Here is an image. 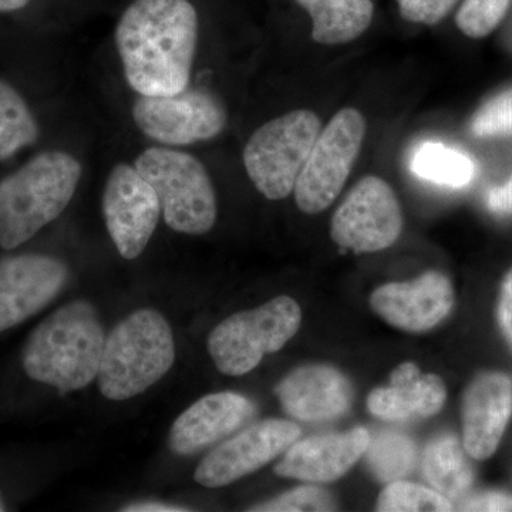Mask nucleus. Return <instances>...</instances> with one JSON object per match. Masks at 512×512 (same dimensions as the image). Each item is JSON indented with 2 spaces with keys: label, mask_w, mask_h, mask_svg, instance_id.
Wrapping results in <instances>:
<instances>
[{
  "label": "nucleus",
  "mask_w": 512,
  "mask_h": 512,
  "mask_svg": "<svg viewBox=\"0 0 512 512\" xmlns=\"http://www.w3.org/2000/svg\"><path fill=\"white\" fill-rule=\"evenodd\" d=\"M400 15L407 22L434 26L447 18L458 0H396Z\"/></svg>",
  "instance_id": "nucleus-29"
},
{
  "label": "nucleus",
  "mask_w": 512,
  "mask_h": 512,
  "mask_svg": "<svg viewBox=\"0 0 512 512\" xmlns=\"http://www.w3.org/2000/svg\"><path fill=\"white\" fill-rule=\"evenodd\" d=\"M447 400L440 376L421 375L412 362L402 363L390 375L389 387H377L367 397V409L377 419L403 421L436 416Z\"/></svg>",
  "instance_id": "nucleus-19"
},
{
  "label": "nucleus",
  "mask_w": 512,
  "mask_h": 512,
  "mask_svg": "<svg viewBox=\"0 0 512 512\" xmlns=\"http://www.w3.org/2000/svg\"><path fill=\"white\" fill-rule=\"evenodd\" d=\"M512 417V382L500 372L474 377L461 402L463 446L468 457L484 461L493 457Z\"/></svg>",
  "instance_id": "nucleus-15"
},
{
  "label": "nucleus",
  "mask_w": 512,
  "mask_h": 512,
  "mask_svg": "<svg viewBox=\"0 0 512 512\" xmlns=\"http://www.w3.org/2000/svg\"><path fill=\"white\" fill-rule=\"evenodd\" d=\"M39 137L28 103L8 83L0 82V158H8Z\"/></svg>",
  "instance_id": "nucleus-23"
},
{
  "label": "nucleus",
  "mask_w": 512,
  "mask_h": 512,
  "mask_svg": "<svg viewBox=\"0 0 512 512\" xmlns=\"http://www.w3.org/2000/svg\"><path fill=\"white\" fill-rule=\"evenodd\" d=\"M174 360L170 323L154 309H140L121 320L107 336L97 386L107 399L123 402L160 382Z\"/></svg>",
  "instance_id": "nucleus-4"
},
{
  "label": "nucleus",
  "mask_w": 512,
  "mask_h": 512,
  "mask_svg": "<svg viewBox=\"0 0 512 512\" xmlns=\"http://www.w3.org/2000/svg\"><path fill=\"white\" fill-rule=\"evenodd\" d=\"M275 394L286 414L309 423L339 419L353 402L348 377L326 365L292 370L275 387Z\"/></svg>",
  "instance_id": "nucleus-17"
},
{
  "label": "nucleus",
  "mask_w": 512,
  "mask_h": 512,
  "mask_svg": "<svg viewBox=\"0 0 512 512\" xmlns=\"http://www.w3.org/2000/svg\"><path fill=\"white\" fill-rule=\"evenodd\" d=\"M456 302L453 284L443 272L429 271L413 282H392L373 291L370 306L393 328L424 333L450 315Z\"/></svg>",
  "instance_id": "nucleus-14"
},
{
  "label": "nucleus",
  "mask_w": 512,
  "mask_h": 512,
  "mask_svg": "<svg viewBox=\"0 0 512 512\" xmlns=\"http://www.w3.org/2000/svg\"><path fill=\"white\" fill-rule=\"evenodd\" d=\"M403 229L400 202L382 178L357 181L330 224V237L340 248L370 254L392 247Z\"/></svg>",
  "instance_id": "nucleus-10"
},
{
  "label": "nucleus",
  "mask_w": 512,
  "mask_h": 512,
  "mask_svg": "<svg viewBox=\"0 0 512 512\" xmlns=\"http://www.w3.org/2000/svg\"><path fill=\"white\" fill-rule=\"evenodd\" d=\"M412 171L430 183L460 188L470 184L476 167L473 161L441 143H424L412 158Z\"/></svg>",
  "instance_id": "nucleus-22"
},
{
  "label": "nucleus",
  "mask_w": 512,
  "mask_h": 512,
  "mask_svg": "<svg viewBox=\"0 0 512 512\" xmlns=\"http://www.w3.org/2000/svg\"><path fill=\"white\" fill-rule=\"evenodd\" d=\"M365 136L366 121L359 110L345 107L332 117L293 188L299 210L309 215L328 210L345 187Z\"/></svg>",
  "instance_id": "nucleus-8"
},
{
  "label": "nucleus",
  "mask_w": 512,
  "mask_h": 512,
  "mask_svg": "<svg viewBox=\"0 0 512 512\" xmlns=\"http://www.w3.org/2000/svg\"><path fill=\"white\" fill-rule=\"evenodd\" d=\"M161 214L156 191L134 165L120 163L110 171L103 192V215L110 238L124 259L143 254Z\"/></svg>",
  "instance_id": "nucleus-11"
},
{
  "label": "nucleus",
  "mask_w": 512,
  "mask_h": 512,
  "mask_svg": "<svg viewBox=\"0 0 512 512\" xmlns=\"http://www.w3.org/2000/svg\"><path fill=\"white\" fill-rule=\"evenodd\" d=\"M456 507L460 511H512V494L504 491L468 494Z\"/></svg>",
  "instance_id": "nucleus-30"
},
{
  "label": "nucleus",
  "mask_w": 512,
  "mask_h": 512,
  "mask_svg": "<svg viewBox=\"0 0 512 512\" xmlns=\"http://www.w3.org/2000/svg\"><path fill=\"white\" fill-rule=\"evenodd\" d=\"M473 136H512V87L491 97L477 110L470 123Z\"/></svg>",
  "instance_id": "nucleus-28"
},
{
  "label": "nucleus",
  "mask_w": 512,
  "mask_h": 512,
  "mask_svg": "<svg viewBox=\"0 0 512 512\" xmlns=\"http://www.w3.org/2000/svg\"><path fill=\"white\" fill-rule=\"evenodd\" d=\"M312 19V39L320 45H345L369 29L372 0H295Z\"/></svg>",
  "instance_id": "nucleus-20"
},
{
  "label": "nucleus",
  "mask_w": 512,
  "mask_h": 512,
  "mask_svg": "<svg viewBox=\"0 0 512 512\" xmlns=\"http://www.w3.org/2000/svg\"><path fill=\"white\" fill-rule=\"evenodd\" d=\"M30 0H0V12H16L28 6Z\"/></svg>",
  "instance_id": "nucleus-34"
},
{
  "label": "nucleus",
  "mask_w": 512,
  "mask_h": 512,
  "mask_svg": "<svg viewBox=\"0 0 512 512\" xmlns=\"http://www.w3.org/2000/svg\"><path fill=\"white\" fill-rule=\"evenodd\" d=\"M134 167L156 191L165 224L185 235H204L217 221V194L197 157L170 147H151Z\"/></svg>",
  "instance_id": "nucleus-5"
},
{
  "label": "nucleus",
  "mask_w": 512,
  "mask_h": 512,
  "mask_svg": "<svg viewBox=\"0 0 512 512\" xmlns=\"http://www.w3.org/2000/svg\"><path fill=\"white\" fill-rule=\"evenodd\" d=\"M198 29V13L190 0H134L120 16L114 35L131 89L141 96L187 89Z\"/></svg>",
  "instance_id": "nucleus-1"
},
{
  "label": "nucleus",
  "mask_w": 512,
  "mask_h": 512,
  "mask_svg": "<svg viewBox=\"0 0 512 512\" xmlns=\"http://www.w3.org/2000/svg\"><path fill=\"white\" fill-rule=\"evenodd\" d=\"M301 306L289 296H278L251 311L235 313L212 330L208 352L227 376L252 372L266 355L279 352L298 333Z\"/></svg>",
  "instance_id": "nucleus-6"
},
{
  "label": "nucleus",
  "mask_w": 512,
  "mask_h": 512,
  "mask_svg": "<svg viewBox=\"0 0 512 512\" xmlns=\"http://www.w3.org/2000/svg\"><path fill=\"white\" fill-rule=\"evenodd\" d=\"M133 120L144 136L165 147L190 146L220 136L227 110L215 94L200 87L165 96H138Z\"/></svg>",
  "instance_id": "nucleus-9"
},
{
  "label": "nucleus",
  "mask_w": 512,
  "mask_h": 512,
  "mask_svg": "<svg viewBox=\"0 0 512 512\" xmlns=\"http://www.w3.org/2000/svg\"><path fill=\"white\" fill-rule=\"evenodd\" d=\"M69 269L47 255H18L0 261V333L45 309L62 292Z\"/></svg>",
  "instance_id": "nucleus-13"
},
{
  "label": "nucleus",
  "mask_w": 512,
  "mask_h": 512,
  "mask_svg": "<svg viewBox=\"0 0 512 512\" xmlns=\"http://www.w3.org/2000/svg\"><path fill=\"white\" fill-rule=\"evenodd\" d=\"M322 124L311 110H293L268 121L244 148L249 180L268 200L289 197L318 140Z\"/></svg>",
  "instance_id": "nucleus-7"
},
{
  "label": "nucleus",
  "mask_w": 512,
  "mask_h": 512,
  "mask_svg": "<svg viewBox=\"0 0 512 512\" xmlns=\"http://www.w3.org/2000/svg\"><path fill=\"white\" fill-rule=\"evenodd\" d=\"M487 205L495 214H512V178L508 183L498 185L488 191Z\"/></svg>",
  "instance_id": "nucleus-32"
},
{
  "label": "nucleus",
  "mask_w": 512,
  "mask_h": 512,
  "mask_svg": "<svg viewBox=\"0 0 512 512\" xmlns=\"http://www.w3.org/2000/svg\"><path fill=\"white\" fill-rule=\"evenodd\" d=\"M126 512H184L190 511V508L180 507V505L158 503V501H146V503H136L126 505L121 508Z\"/></svg>",
  "instance_id": "nucleus-33"
},
{
  "label": "nucleus",
  "mask_w": 512,
  "mask_h": 512,
  "mask_svg": "<svg viewBox=\"0 0 512 512\" xmlns=\"http://www.w3.org/2000/svg\"><path fill=\"white\" fill-rule=\"evenodd\" d=\"M82 164L64 151L37 154L0 181V248L15 249L57 220L72 201Z\"/></svg>",
  "instance_id": "nucleus-3"
},
{
  "label": "nucleus",
  "mask_w": 512,
  "mask_h": 512,
  "mask_svg": "<svg viewBox=\"0 0 512 512\" xmlns=\"http://www.w3.org/2000/svg\"><path fill=\"white\" fill-rule=\"evenodd\" d=\"M104 342L96 308L87 301H73L33 330L23 349V369L30 379L62 393L82 390L96 380Z\"/></svg>",
  "instance_id": "nucleus-2"
},
{
  "label": "nucleus",
  "mask_w": 512,
  "mask_h": 512,
  "mask_svg": "<svg viewBox=\"0 0 512 512\" xmlns=\"http://www.w3.org/2000/svg\"><path fill=\"white\" fill-rule=\"evenodd\" d=\"M498 328L508 348L512 350V269L501 282L500 295L497 303Z\"/></svg>",
  "instance_id": "nucleus-31"
},
{
  "label": "nucleus",
  "mask_w": 512,
  "mask_h": 512,
  "mask_svg": "<svg viewBox=\"0 0 512 512\" xmlns=\"http://www.w3.org/2000/svg\"><path fill=\"white\" fill-rule=\"evenodd\" d=\"M376 510L380 512L453 511L454 505L433 488L396 480L384 487L377 498Z\"/></svg>",
  "instance_id": "nucleus-25"
},
{
  "label": "nucleus",
  "mask_w": 512,
  "mask_h": 512,
  "mask_svg": "<svg viewBox=\"0 0 512 512\" xmlns=\"http://www.w3.org/2000/svg\"><path fill=\"white\" fill-rule=\"evenodd\" d=\"M369 441L370 433L363 427L298 439L276 464L275 473L305 483H333L365 456Z\"/></svg>",
  "instance_id": "nucleus-16"
},
{
  "label": "nucleus",
  "mask_w": 512,
  "mask_h": 512,
  "mask_svg": "<svg viewBox=\"0 0 512 512\" xmlns=\"http://www.w3.org/2000/svg\"><path fill=\"white\" fill-rule=\"evenodd\" d=\"M365 454L373 474L387 484L409 476L416 464V446L412 439L392 431L377 434L375 439L370 436Z\"/></svg>",
  "instance_id": "nucleus-24"
},
{
  "label": "nucleus",
  "mask_w": 512,
  "mask_h": 512,
  "mask_svg": "<svg viewBox=\"0 0 512 512\" xmlns=\"http://www.w3.org/2000/svg\"><path fill=\"white\" fill-rule=\"evenodd\" d=\"M463 441L453 434L431 440L421 457V470L433 490L456 505L470 494L474 483L473 467L468 463Z\"/></svg>",
  "instance_id": "nucleus-21"
},
{
  "label": "nucleus",
  "mask_w": 512,
  "mask_h": 512,
  "mask_svg": "<svg viewBox=\"0 0 512 512\" xmlns=\"http://www.w3.org/2000/svg\"><path fill=\"white\" fill-rule=\"evenodd\" d=\"M512 0H464L456 15L457 28L471 39H484L507 16Z\"/></svg>",
  "instance_id": "nucleus-26"
},
{
  "label": "nucleus",
  "mask_w": 512,
  "mask_h": 512,
  "mask_svg": "<svg viewBox=\"0 0 512 512\" xmlns=\"http://www.w3.org/2000/svg\"><path fill=\"white\" fill-rule=\"evenodd\" d=\"M336 503L332 495L323 488L315 485H302L293 488L288 493L272 498L249 508V511L258 512H303V511H333Z\"/></svg>",
  "instance_id": "nucleus-27"
},
{
  "label": "nucleus",
  "mask_w": 512,
  "mask_h": 512,
  "mask_svg": "<svg viewBox=\"0 0 512 512\" xmlns=\"http://www.w3.org/2000/svg\"><path fill=\"white\" fill-rule=\"evenodd\" d=\"M0 511H5V508H3L2 501H0Z\"/></svg>",
  "instance_id": "nucleus-35"
},
{
  "label": "nucleus",
  "mask_w": 512,
  "mask_h": 512,
  "mask_svg": "<svg viewBox=\"0 0 512 512\" xmlns=\"http://www.w3.org/2000/svg\"><path fill=\"white\" fill-rule=\"evenodd\" d=\"M254 413V403L242 394H207L174 421L168 444L180 456L197 453L237 431Z\"/></svg>",
  "instance_id": "nucleus-18"
},
{
  "label": "nucleus",
  "mask_w": 512,
  "mask_h": 512,
  "mask_svg": "<svg viewBox=\"0 0 512 512\" xmlns=\"http://www.w3.org/2000/svg\"><path fill=\"white\" fill-rule=\"evenodd\" d=\"M299 437L301 429L292 421H259L208 453L194 480L208 488L235 483L284 454Z\"/></svg>",
  "instance_id": "nucleus-12"
}]
</instances>
